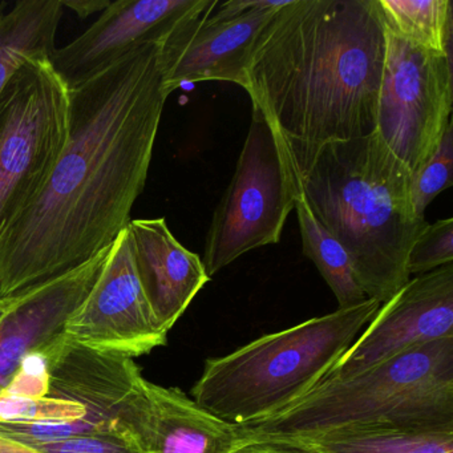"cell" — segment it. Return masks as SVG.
<instances>
[{
  "label": "cell",
  "mask_w": 453,
  "mask_h": 453,
  "mask_svg": "<svg viewBox=\"0 0 453 453\" xmlns=\"http://www.w3.org/2000/svg\"><path fill=\"white\" fill-rule=\"evenodd\" d=\"M168 96L157 43L70 89L65 150L38 197L0 234V299L81 266L128 227Z\"/></svg>",
  "instance_id": "obj_1"
},
{
  "label": "cell",
  "mask_w": 453,
  "mask_h": 453,
  "mask_svg": "<svg viewBox=\"0 0 453 453\" xmlns=\"http://www.w3.org/2000/svg\"><path fill=\"white\" fill-rule=\"evenodd\" d=\"M384 59L376 0H288L262 28L245 91L299 185L323 148L375 134Z\"/></svg>",
  "instance_id": "obj_2"
},
{
  "label": "cell",
  "mask_w": 453,
  "mask_h": 453,
  "mask_svg": "<svg viewBox=\"0 0 453 453\" xmlns=\"http://www.w3.org/2000/svg\"><path fill=\"white\" fill-rule=\"evenodd\" d=\"M405 166L375 134L323 148L302 195L343 246L368 299L383 304L408 280L407 261L426 229Z\"/></svg>",
  "instance_id": "obj_3"
},
{
  "label": "cell",
  "mask_w": 453,
  "mask_h": 453,
  "mask_svg": "<svg viewBox=\"0 0 453 453\" xmlns=\"http://www.w3.org/2000/svg\"><path fill=\"white\" fill-rule=\"evenodd\" d=\"M344 428L453 429V336L351 378L328 375L277 415L240 426L245 442Z\"/></svg>",
  "instance_id": "obj_4"
},
{
  "label": "cell",
  "mask_w": 453,
  "mask_h": 453,
  "mask_svg": "<svg viewBox=\"0 0 453 453\" xmlns=\"http://www.w3.org/2000/svg\"><path fill=\"white\" fill-rule=\"evenodd\" d=\"M380 306L365 299L211 357L192 387V399L238 426L272 418L330 375Z\"/></svg>",
  "instance_id": "obj_5"
},
{
  "label": "cell",
  "mask_w": 453,
  "mask_h": 453,
  "mask_svg": "<svg viewBox=\"0 0 453 453\" xmlns=\"http://www.w3.org/2000/svg\"><path fill=\"white\" fill-rule=\"evenodd\" d=\"M70 112V88L50 58H27L0 96V234L51 177Z\"/></svg>",
  "instance_id": "obj_6"
},
{
  "label": "cell",
  "mask_w": 453,
  "mask_h": 453,
  "mask_svg": "<svg viewBox=\"0 0 453 453\" xmlns=\"http://www.w3.org/2000/svg\"><path fill=\"white\" fill-rule=\"evenodd\" d=\"M301 193L274 131L253 105L234 174L206 234L203 264L209 277L254 249L280 242Z\"/></svg>",
  "instance_id": "obj_7"
},
{
  "label": "cell",
  "mask_w": 453,
  "mask_h": 453,
  "mask_svg": "<svg viewBox=\"0 0 453 453\" xmlns=\"http://www.w3.org/2000/svg\"><path fill=\"white\" fill-rule=\"evenodd\" d=\"M452 55L415 46L386 30L375 134L411 176L439 147L452 123Z\"/></svg>",
  "instance_id": "obj_8"
},
{
  "label": "cell",
  "mask_w": 453,
  "mask_h": 453,
  "mask_svg": "<svg viewBox=\"0 0 453 453\" xmlns=\"http://www.w3.org/2000/svg\"><path fill=\"white\" fill-rule=\"evenodd\" d=\"M288 0H193L158 42L169 95L185 83L229 81L245 89V70L262 28Z\"/></svg>",
  "instance_id": "obj_9"
},
{
  "label": "cell",
  "mask_w": 453,
  "mask_h": 453,
  "mask_svg": "<svg viewBox=\"0 0 453 453\" xmlns=\"http://www.w3.org/2000/svg\"><path fill=\"white\" fill-rule=\"evenodd\" d=\"M44 357L50 376L47 396L78 403L86 416L62 423L0 424V434L36 444L91 432L123 431L121 416L144 379L134 360L88 349L65 336Z\"/></svg>",
  "instance_id": "obj_10"
},
{
  "label": "cell",
  "mask_w": 453,
  "mask_h": 453,
  "mask_svg": "<svg viewBox=\"0 0 453 453\" xmlns=\"http://www.w3.org/2000/svg\"><path fill=\"white\" fill-rule=\"evenodd\" d=\"M81 346L134 359L166 344L137 277L128 227L116 238L99 280L65 326Z\"/></svg>",
  "instance_id": "obj_11"
},
{
  "label": "cell",
  "mask_w": 453,
  "mask_h": 453,
  "mask_svg": "<svg viewBox=\"0 0 453 453\" xmlns=\"http://www.w3.org/2000/svg\"><path fill=\"white\" fill-rule=\"evenodd\" d=\"M453 336V264L411 278L384 302L330 375L351 378L416 347Z\"/></svg>",
  "instance_id": "obj_12"
},
{
  "label": "cell",
  "mask_w": 453,
  "mask_h": 453,
  "mask_svg": "<svg viewBox=\"0 0 453 453\" xmlns=\"http://www.w3.org/2000/svg\"><path fill=\"white\" fill-rule=\"evenodd\" d=\"M110 250L111 246L81 266L6 299L0 319V391L26 357L46 355L65 338L68 320L99 280Z\"/></svg>",
  "instance_id": "obj_13"
},
{
  "label": "cell",
  "mask_w": 453,
  "mask_h": 453,
  "mask_svg": "<svg viewBox=\"0 0 453 453\" xmlns=\"http://www.w3.org/2000/svg\"><path fill=\"white\" fill-rule=\"evenodd\" d=\"M120 426L144 453H233L245 442L240 426L208 412L179 388L142 379Z\"/></svg>",
  "instance_id": "obj_14"
},
{
  "label": "cell",
  "mask_w": 453,
  "mask_h": 453,
  "mask_svg": "<svg viewBox=\"0 0 453 453\" xmlns=\"http://www.w3.org/2000/svg\"><path fill=\"white\" fill-rule=\"evenodd\" d=\"M193 0H116L86 33L50 57L73 89L99 75L142 44L158 43Z\"/></svg>",
  "instance_id": "obj_15"
},
{
  "label": "cell",
  "mask_w": 453,
  "mask_h": 453,
  "mask_svg": "<svg viewBox=\"0 0 453 453\" xmlns=\"http://www.w3.org/2000/svg\"><path fill=\"white\" fill-rule=\"evenodd\" d=\"M128 229L140 285L158 328L168 334L211 278L203 259L172 234L165 219H131Z\"/></svg>",
  "instance_id": "obj_16"
},
{
  "label": "cell",
  "mask_w": 453,
  "mask_h": 453,
  "mask_svg": "<svg viewBox=\"0 0 453 453\" xmlns=\"http://www.w3.org/2000/svg\"><path fill=\"white\" fill-rule=\"evenodd\" d=\"M0 6V96L27 58L51 57L63 17L62 0H19Z\"/></svg>",
  "instance_id": "obj_17"
},
{
  "label": "cell",
  "mask_w": 453,
  "mask_h": 453,
  "mask_svg": "<svg viewBox=\"0 0 453 453\" xmlns=\"http://www.w3.org/2000/svg\"><path fill=\"white\" fill-rule=\"evenodd\" d=\"M285 440L317 453H453V429L344 428Z\"/></svg>",
  "instance_id": "obj_18"
},
{
  "label": "cell",
  "mask_w": 453,
  "mask_h": 453,
  "mask_svg": "<svg viewBox=\"0 0 453 453\" xmlns=\"http://www.w3.org/2000/svg\"><path fill=\"white\" fill-rule=\"evenodd\" d=\"M296 211L303 254L319 270L338 301V309L355 306L368 299L357 282L349 254L341 242L318 221L302 193L296 200Z\"/></svg>",
  "instance_id": "obj_19"
},
{
  "label": "cell",
  "mask_w": 453,
  "mask_h": 453,
  "mask_svg": "<svg viewBox=\"0 0 453 453\" xmlns=\"http://www.w3.org/2000/svg\"><path fill=\"white\" fill-rule=\"evenodd\" d=\"M376 4L387 31L415 46L452 55L449 0H376Z\"/></svg>",
  "instance_id": "obj_20"
},
{
  "label": "cell",
  "mask_w": 453,
  "mask_h": 453,
  "mask_svg": "<svg viewBox=\"0 0 453 453\" xmlns=\"http://www.w3.org/2000/svg\"><path fill=\"white\" fill-rule=\"evenodd\" d=\"M86 411L78 403L52 397H30L0 391V423L43 424L81 420Z\"/></svg>",
  "instance_id": "obj_21"
},
{
  "label": "cell",
  "mask_w": 453,
  "mask_h": 453,
  "mask_svg": "<svg viewBox=\"0 0 453 453\" xmlns=\"http://www.w3.org/2000/svg\"><path fill=\"white\" fill-rule=\"evenodd\" d=\"M453 121L442 134L439 147L411 180V198L418 216L426 217L432 201L452 187Z\"/></svg>",
  "instance_id": "obj_22"
},
{
  "label": "cell",
  "mask_w": 453,
  "mask_h": 453,
  "mask_svg": "<svg viewBox=\"0 0 453 453\" xmlns=\"http://www.w3.org/2000/svg\"><path fill=\"white\" fill-rule=\"evenodd\" d=\"M453 264V219H439L426 225L408 256L410 277L434 272Z\"/></svg>",
  "instance_id": "obj_23"
},
{
  "label": "cell",
  "mask_w": 453,
  "mask_h": 453,
  "mask_svg": "<svg viewBox=\"0 0 453 453\" xmlns=\"http://www.w3.org/2000/svg\"><path fill=\"white\" fill-rule=\"evenodd\" d=\"M30 445L44 453H144L131 434L119 429L76 434Z\"/></svg>",
  "instance_id": "obj_24"
},
{
  "label": "cell",
  "mask_w": 453,
  "mask_h": 453,
  "mask_svg": "<svg viewBox=\"0 0 453 453\" xmlns=\"http://www.w3.org/2000/svg\"><path fill=\"white\" fill-rule=\"evenodd\" d=\"M50 376L47 359L43 354L26 357L19 370L7 384L6 391L30 397H46L49 394Z\"/></svg>",
  "instance_id": "obj_25"
},
{
  "label": "cell",
  "mask_w": 453,
  "mask_h": 453,
  "mask_svg": "<svg viewBox=\"0 0 453 453\" xmlns=\"http://www.w3.org/2000/svg\"><path fill=\"white\" fill-rule=\"evenodd\" d=\"M233 453H317L311 448L293 440L258 439L243 442Z\"/></svg>",
  "instance_id": "obj_26"
},
{
  "label": "cell",
  "mask_w": 453,
  "mask_h": 453,
  "mask_svg": "<svg viewBox=\"0 0 453 453\" xmlns=\"http://www.w3.org/2000/svg\"><path fill=\"white\" fill-rule=\"evenodd\" d=\"M63 7L73 10L79 18L86 19L96 12H103L111 4V0H62Z\"/></svg>",
  "instance_id": "obj_27"
},
{
  "label": "cell",
  "mask_w": 453,
  "mask_h": 453,
  "mask_svg": "<svg viewBox=\"0 0 453 453\" xmlns=\"http://www.w3.org/2000/svg\"><path fill=\"white\" fill-rule=\"evenodd\" d=\"M0 453H44L34 445L0 434Z\"/></svg>",
  "instance_id": "obj_28"
},
{
  "label": "cell",
  "mask_w": 453,
  "mask_h": 453,
  "mask_svg": "<svg viewBox=\"0 0 453 453\" xmlns=\"http://www.w3.org/2000/svg\"><path fill=\"white\" fill-rule=\"evenodd\" d=\"M7 302L6 299H0V319L4 317V311H6Z\"/></svg>",
  "instance_id": "obj_29"
}]
</instances>
